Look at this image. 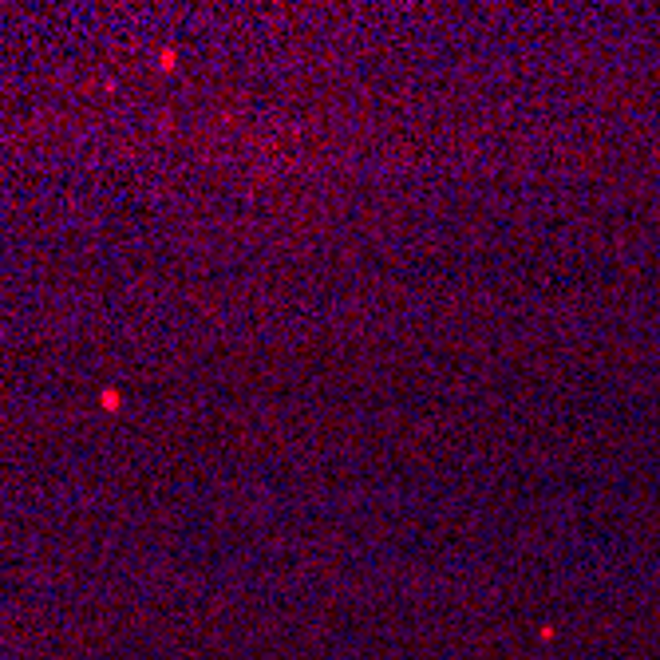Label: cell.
I'll list each match as a JSON object with an SVG mask.
<instances>
[{
    "instance_id": "6da1fadb",
    "label": "cell",
    "mask_w": 660,
    "mask_h": 660,
    "mask_svg": "<svg viewBox=\"0 0 660 660\" xmlns=\"http://www.w3.org/2000/svg\"><path fill=\"white\" fill-rule=\"evenodd\" d=\"M99 403H103L107 412H119V408H123V396H119V391H115V388H107V391H103V396H99Z\"/></svg>"
},
{
    "instance_id": "7a4b0ae2",
    "label": "cell",
    "mask_w": 660,
    "mask_h": 660,
    "mask_svg": "<svg viewBox=\"0 0 660 660\" xmlns=\"http://www.w3.org/2000/svg\"><path fill=\"white\" fill-rule=\"evenodd\" d=\"M174 60H178V55H174V48H166V52L159 55V67H163V72H174Z\"/></svg>"
}]
</instances>
